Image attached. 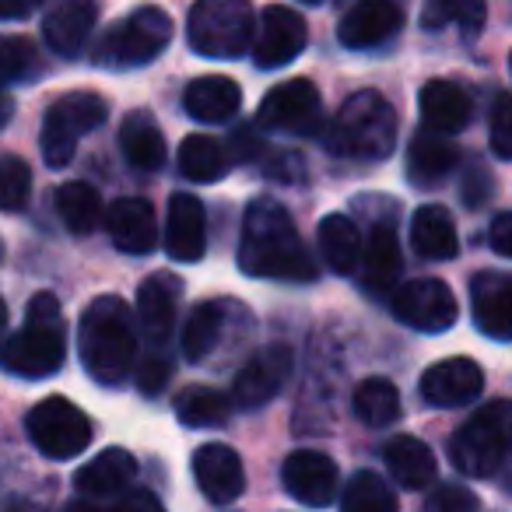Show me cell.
<instances>
[{"label":"cell","mask_w":512,"mask_h":512,"mask_svg":"<svg viewBox=\"0 0 512 512\" xmlns=\"http://www.w3.org/2000/svg\"><path fill=\"white\" fill-rule=\"evenodd\" d=\"M239 267L246 278L306 281L316 278V260L295 228L292 214L274 197L249 200L239 235Z\"/></svg>","instance_id":"obj_1"},{"label":"cell","mask_w":512,"mask_h":512,"mask_svg":"<svg viewBox=\"0 0 512 512\" xmlns=\"http://www.w3.org/2000/svg\"><path fill=\"white\" fill-rule=\"evenodd\" d=\"M78 351L85 372L102 386H120L134 369L137 355V334H134V313L116 295H102L81 316Z\"/></svg>","instance_id":"obj_2"},{"label":"cell","mask_w":512,"mask_h":512,"mask_svg":"<svg viewBox=\"0 0 512 512\" xmlns=\"http://www.w3.org/2000/svg\"><path fill=\"white\" fill-rule=\"evenodd\" d=\"M327 148L341 158L383 162L397 148V113L379 92H355L327 130Z\"/></svg>","instance_id":"obj_3"},{"label":"cell","mask_w":512,"mask_h":512,"mask_svg":"<svg viewBox=\"0 0 512 512\" xmlns=\"http://www.w3.org/2000/svg\"><path fill=\"white\" fill-rule=\"evenodd\" d=\"M67 341L60 302L50 292H39L29 306V323L0 344V369L22 379H46L64 365Z\"/></svg>","instance_id":"obj_4"},{"label":"cell","mask_w":512,"mask_h":512,"mask_svg":"<svg viewBox=\"0 0 512 512\" xmlns=\"http://www.w3.org/2000/svg\"><path fill=\"white\" fill-rule=\"evenodd\" d=\"M512 456V400H491L460 425L449 460L467 477H491Z\"/></svg>","instance_id":"obj_5"},{"label":"cell","mask_w":512,"mask_h":512,"mask_svg":"<svg viewBox=\"0 0 512 512\" xmlns=\"http://www.w3.org/2000/svg\"><path fill=\"white\" fill-rule=\"evenodd\" d=\"M256 32L249 0H197L186 18V43L197 57L235 60L246 53Z\"/></svg>","instance_id":"obj_6"},{"label":"cell","mask_w":512,"mask_h":512,"mask_svg":"<svg viewBox=\"0 0 512 512\" xmlns=\"http://www.w3.org/2000/svg\"><path fill=\"white\" fill-rule=\"evenodd\" d=\"M172 43V18L162 8H137L102 36L95 46V64L109 71H134L144 67Z\"/></svg>","instance_id":"obj_7"},{"label":"cell","mask_w":512,"mask_h":512,"mask_svg":"<svg viewBox=\"0 0 512 512\" xmlns=\"http://www.w3.org/2000/svg\"><path fill=\"white\" fill-rule=\"evenodd\" d=\"M106 120V99L95 92H67L50 106L43 120V134H39V148L50 169H64L71 165L74 151H78V137L88 130L102 127Z\"/></svg>","instance_id":"obj_8"},{"label":"cell","mask_w":512,"mask_h":512,"mask_svg":"<svg viewBox=\"0 0 512 512\" xmlns=\"http://www.w3.org/2000/svg\"><path fill=\"white\" fill-rule=\"evenodd\" d=\"M32 446L50 460H74L92 442V421L67 397H46L25 418Z\"/></svg>","instance_id":"obj_9"},{"label":"cell","mask_w":512,"mask_h":512,"mask_svg":"<svg viewBox=\"0 0 512 512\" xmlns=\"http://www.w3.org/2000/svg\"><path fill=\"white\" fill-rule=\"evenodd\" d=\"M393 316H397L404 327L425 330V334H442L456 323L460 306H456V295L446 281L439 278H414L404 285L393 288Z\"/></svg>","instance_id":"obj_10"},{"label":"cell","mask_w":512,"mask_h":512,"mask_svg":"<svg viewBox=\"0 0 512 512\" xmlns=\"http://www.w3.org/2000/svg\"><path fill=\"white\" fill-rule=\"evenodd\" d=\"M256 123L267 130H281V134L313 137L320 134V123H323V99L313 81L292 78L264 95Z\"/></svg>","instance_id":"obj_11"},{"label":"cell","mask_w":512,"mask_h":512,"mask_svg":"<svg viewBox=\"0 0 512 512\" xmlns=\"http://www.w3.org/2000/svg\"><path fill=\"white\" fill-rule=\"evenodd\" d=\"M292 369H295L292 348H288V344H267L264 351H256V355L242 365L228 400H232L235 407H242V411H256V407H264L267 400H274L285 390Z\"/></svg>","instance_id":"obj_12"},{"label":"cell","mask_w":512,"mask_h":512,"mask_svg":"<svg viewBox=\"0 0 512 512\" xmlns=\"http://www.w3.org/2000/svg\"><path fill=\"white\" fill-rule=\"evenodd\" d=\"M306 22L302 15H295L292 8H281V4H271L264 8L260 22H256L253 32V60L260 71H278V67H288L302 50H306Z\"/></svg>","instance_id":"obj_13"},{"label":"cell","mask_w":512,"mask_h":512,"mask_svg":"<svg viewBox=\"0 0 512 512\" xmlns=\"http://www.w3.org/2000/svg\"><path fill=\"white\" fill-rule=\"evenodd\" d=\"M281 481L285 488L299 498L309 509H323V505L334 502L337 488H341V474H337V463L330 460L320 449H295L292 456L281 467Z\"/></svg>","instance_id":"obj_14"},{"label":"cell","mask_w":512,"mask_h":512,"mask_svg":"<svg viewBox=\"0 0 512 512\" xmlns=\"http://www.w3.org/2000/svg\"><path fill=\"white\" fill-rule=\"evenodd\" d=\"M400 25H404V8L397 0H358L337 25V39L348 50H376L397 36Z\"/></svg>","instance_id":"obj_15"},{"label":"cell","mask_w":512,"mask_h":512,"mask_svg":"<svg viewBox=\"0 0 512 512\" xmlns=\"http://www.w3.org/2000/svg\"><path fill=\"white\" fill-rule=\"evenodd\" d=\"M484 390V372L474 358H442L421 376V397L432 407H463Z\"/></svg>","instance_id":"obj_16"},{"label":"cell","mask_w":512,"mask_h":512,"mask_svg":"<svg viewBox=\"0 0 512 512\" xmlns=\"http://www.w3.org/2000/svg\"><path fill=\"white\" fill-rule=\"evenodd\" d=\"M193 477H197V488L207 495V502L214 505L235 502L246 488V470H242L239 453L225 442H207L193 453Z\"/></svg>","instance_id":"obj_17"},{"label":"cell","mask_w":512,"mask_h":512,"mask_svg":"<svg viewBox=\"0 0 512 512\" xmlns=\"http://www.w3.org/2000/svg\"><path fill=\"white\" fill-rule=\"evenodd\" d=\"M470 309L481 334L512 341V274L481 271L470 281Z\"/></svg>","instance_id":"obj_18"},{"label":"cell","mask_w":512,"mask_h":512,"mask_svg":"<svg viewBox=\"0 0 512 512\" xmlns=\"http://www.w3.org/2000/svg\"><path fill=\"white\" fill-rule=\"evenodd\" d=\"M207 246V214L193 193H176L169 200L165 221V253L179 264H197Z\"/></svg>","instance_id":"obj_19"},{"label":"cell","mask_w":512,"mask_h":512,"mask_svg":"<svg viewBox=\"0 0 512 512\" xmlns=\"http://www.w3.org/2000/svg\"><path fill=\"white\" fill-rule=\"evenodd\" d=\"M102 221H106L113 246L123 249V253L144 256V253H151V249H155L158 225H155V211H151L148 200H141V197L116 200Z\"/></svg>","instance_id":"obj_20"},{"label":"cell","mask_w":512,"mask_h":512,"mask_svg":"<svg viewBox=\"0 0 512 512\" xmlns=\"http://www.w3.org/2000/svg\"><path fill=\"white\" fill-rule=\"evenodd\" d=\"M95 22H99V4L95 0H60L43 22L46 43H50L53 53L71 60L85 50Z\"/></svg>","instance_id":"obj_21"},{"label":"cell","mask_w":512,"mask_h":512,"mask_svg":"<svg viewBox=\"0 0 512 512\" xmlns=\"http://www.w3.org/2000/svg\"><path fill=\"white\" fill-rule=\"evenodd\" d=\"M183 295V281L169 271H158L137 288V320H141L144 334L155 344H162L172 334L176 323V306Z\"/></svg>","instance_id":"obj_22"},{"label":"cell","mask_w":512,"mask_h":512,"mask_svg":"<svg viewBox=\"0 0 512 512\" xmlns=\"http://www.w3.org/2000/svg\"><path fill=\"white\" fill-rule=\"evenodd\" d=\"M358 271H362V288L365 292H393L400 285V274H404V253H400V239L390 225H376L369 235V242L362 246V260H358Z\"/></svg>","instance_id":"obj_23"},{"label":"cell","mask_w":512,"mask_h":512,"mask_svg":"<svg viewBox=\"0 0 512 512\" xmlns=\"http://www.w3.org/2000/svg\"><path fill=\"white\" fill-rule=\"evenodd\" d=\"M134 477H137V460L127 449L113 446V449H102L95 460H88L74 474V488L85 498H113L120 491H127Z\"/></svg>","instance_id":"obj_24"},{"label":"cell","mask_w":512,"mask_h":512,"mask_svg":"<svg viewBox=\"0 0 512 512\" xmlns=\"http://www.w3.org/2000/svg\"><path fill=\"white\" fill-rule=\"evenodd\" d=\"M456 165H460V151L446 134H435L428 127L414 134L411 148H407V179L414 186L442 183Z\"/></svg>","instance_id":"obj_25"},{"label":"cell","mask_w":512,"mask_h":512,"mask_svg":"<svg viewBox=\"0 0 512 512\" xmlns=\"http://www.w3.org/2000/svg\"><path fill=\"white\" fill-rule=\"evenodd\" d=\"M183 106L200 123H225L239 113L242 88L232 78H225V74H207V78H197L186 85Z\"/></svg>","instance_id":"obj_26"},{"label":"cell","mask_w":512,"mask_h":512,"mask_svg":"<svg viewBox=\"0 0 512 512\" xmlns=\"http://www.w3.org/2000/svg\"><path fill=\"white\" fill-rule=\"evenodd\" d=\"M421 120L435 134H460L470 123V95L453 81H428L418 95Z\"/></svg>","instance_id":"obj_27"},{"label":"cell","mask_w":512,"mask_h":512,"mask_svg":"<svg viewBox=\"0 0 512 512\" xmlns=\"http://www.w3.org/2000/svg\"><path fill=\"white\" fill-rule=\"evenodd\" d=\"M411 246L418 249V256H425V260H453V256L460 253V235H456V225L446 207L425 204L414 211Z\"/></svg>","instance_id":"obj_28"},{"label":"cell","mask_w":512,"mask_h":512,"mask_svg":"<svg viewBox=\"0 0 512 512\" xmlns=\"http://www.w3.org/2000/svg\"><path fill=\"white\" fill-rule=\"evenodd\" d=\"M383 460H386V467H390L393 481L407 491H421L435 481L432 449H428L421 439H414V435H397V439L386 442Z\"/></svg>","instance_id":"obj_29"},{"label":"cell","mask_w":512,"mask_h":512,"mask_svg":"<svg viewBox=\"0 0 512 512\" xmlns=\"http://www.w3.org/2000/svg\"><path fill=\"white\" fill-rule=\"evenodd\" d=\"M120 151L137 172H158L165 162V137L151 113H130L120 127Z\"/></svg>","instance_id":"obj_30"},{"label":"cell","mask_w":512,"mask_h":512,"mask_svg":"<svg viewBox=\"0 0 512 512\" xmlns=\"http://www.w3.org/2000/svg\"><path fill=\"white\" fill-rule=\"evenodd\" d=\"M320 256L327 260L330 271L351 274L358 271V260H362V235H358L355 221L348 214H327L320 221Z\"/></svg>","instance_id":"obj_31"},{"label":"cell","mask_w":512,"mask_h":512,"mask_svg":"<svg viewBox=\"0 0 512 512\" xmlns=\"http://www.w3.org/2000/svg\"><path fill=\"white\" fill-rule=\"evenodd\" d=\"M179 172L190 183H218L228 172V151L214 137L190 134L179 144Z\"/></svg>","instance_id":"obj_32"},{"label":"cell","mask_w":512,"mask_h":512,"mask_svg":"<svg viewBox=\"0 0 512 512\" xmlns=\"http://www.w3.org/2000/svg\"><path fill=\"white\" fill-rule=\"evenodd\" d=\"M358 421H365L369 428H386L400 418V393L390 379H365L355 386V397H351Z\"/></svg>","instance_id":"obj_33"},{"label":"cell","mask_w":512,"mask_h":512,"mask_svg":"<svg viewBox=\"0 0 512 512\" xmlns=\"http://www.w3.org/2000/svg\"><path fill=\"white\" fill-rule=\"evenodd\" d=\"M232 400L211 386H186L176 397V418L186 428H218L228 421Z\"/></svg>","instance_id":"obj_34"},{"label":"cell","mask_w":512,"mask_h":512,"mask_svg":"<svg viewBox=\"0 0 512 512\" xmlns=\"http://www.w3.org/2000/svg\"><path fill=\"white\" fill-rule=\"evenodd\" d=\"M57 211L64 218L67 232L88 235L99 228L102 221V200L95 193V186L88 183H64L57 190Z\"/></svg>","instance_id":"obj_35"},{"label":"cell","mask_w":512,"mask_h":512,"mask_svg":"<svg viewBox=\"0 0 512 512\" xmlns=\"http://www.w3.org/2000/svg\"><path fill=\"white\" fill-rule=\"evenodd\" d=\"M221 327H225V309H221L218 302H200L183 327V358L186 362H204V358L214 351V344H218Z\"/></svg>","instance_id":"obj_36"},{"label":"cell","mask_w":512,"mask_h":512,"mask_svg":"<svg viewBox=\"0 0 512 512\" xmlns=\"http://www.w3.org/2000/svg\"><path fill=\"white\" fill-rule=\"evenodd\" d=\"M488 18L484 0H425L421 22L425 29H463L467 36H477Z\"/></svg>","instance_id":"obj_37"},{"label":"cell","mask_w":512,"mask_h":512,"mask_svg":"<svg viewBox=\"0 0 512 512\" xmlns=\"http://www.w3.org/2000/svg\"><path fill=\"white\" fill-rule=\"evenodd\" d=\"M341 512H397V495L379 474L358 470L341 495Z\"/></svg>","instance_id":"obj_38"},{"label":"cell","mask_w":512,"mask_h":512,"mask_svg":"<svg viewBox=\"0 0 512 512\" xmlns=\"http://www.w3.org/2000/svg\"><path fill=\"white\" fill-rule=\"evenodd\" d=\"M32 197V169L25 158L0 155V211H22Z\"/></svg>","instance_id":"obj_39"},{"label":"cell","mask_w":512,"mask_h":512,"mask_svg":"<svg viewBox=\"0 0 512 512\" xmlns=\"http://www.w3.org/2000/svg\"><path fill=\"white\" fill-rule=\"evenodd\" d=\"M36 46L25 36H0V88L8 81H25L36 74Z\"/></svg>","instance_id":"obj_40"},{"label":"cell","mask_w":512,"mask_h":512,"mask_svg":"<svg viewBox=\"0 0 512 512\" xmlns=\"http://www.w3.org/2000/svg\"><path fill=\"white\" fill-rule=\"evenodd\" d=\"M488 127H491V151L505 162H512V95L502 92L491 106L488 116Z\"/></svg>","instance_id":"obj_41"},{"label":"cell","mask_w":512,"mask_h":512,"mask_svg":"<svg viewBox=\"0 0 512 512\" xmlns=\"http://www.w3.org/2000/svg\"><path fill=\"white\" fill-rule=\"evenodd\" d=\"M428 512H477V498L460 484H442L428 502Z\"/></svg>","instance_id":"obj_42"},{"label":"cell","mask_w":512,"mask_h":512,"mask_svg":"<svg viewBox=\"0 0 512 512\" xmlns=\"http://www.w3.org/2000/svg\"><path fill=\"white\" fill-rule=\"evenodd\" d=\"M165 383H169V358L155 351V355H148L137 365V386H141V393L155 397V393H162Z\"/></svg>","instance_id":"obj_43"},{"label":"cell","mask_w":512,"mask_h":512,"mask_svg":"<svg viewBox=\"0 0 512 512\" xmlns=\"http://www.w3.org/2000/svg\"><path fill=\"white\" fill-rule=\"evenodd\" d=\"M260 148H264V141L256 137V127H239V134H232V144H228L235 162H246V158L260 155Z\"/></svg>","instance_id":"obj_44"},{"label":"cell","mask_w":512,"mask_h":512,"mask_svg":"<svg viewBox=\"0 0 512 512\" xmlns=\"http://www.w3.org/2000/svg\"><path fill=\"white\" fill-rule=\"evenodd\" d=\"M116 512H165V509H162V502H158V495H151V491H144V488H134L120 498Z\"/></svg>","instance_id":"obj_45"},{"label":"cell","mask_w":512,"mask_h":512,"mask_svg":"<svg viewBox=\"0 0 512 512\" xmlns=\"http://www.w3.org/2000/svg\"><path fill=\"white\" fill-rule=\"evenodd\" d=\"M491 246L502 256H512V211L498 214V218L491 221Z\"/></svg>","instance_id":"obj_46"},{"label":"cell","mask_w":512,"mask_h":512,"mask_svg":"<svg viewBox=\"0 0 512 512\" xmlns=\"http://www.w3.org/2000/svg\"><path fill=\"white\" fill-rule=\"evenodd\" d=\"M491 179L484 176L481 169H470V179H467V186H463V193H467V204L470 207H481V200L484 197H491Z\"/></svg>","instance_id":"obj_47"},{"label":"cell","mask_w":512,"mask_h":512,"mask_svg":"<svg viewBox=\"0 0 512 512\" xmlns=\"http://www.w3.org/2000/svg\"><path fill=\"white\" fill-rule=\"evenodd\" d=\"M43 0H0V22H18V18L32 15Z\"/></svg>","instance_id":"obj_48"},{"label":"cell","mask_w":512,"mask_h":512,"mask_svg":"<svg viewBox=\"0 0 512 512\" xmlns=\"http://www.w3.org/2000/svg\"><path fill=\"white\" fill-rule=\"evenodd\" d=\"M11 113H15V102H11V95L0 88V130L8 127V120H11Z\"/></svg>","instance_id":"obj_49"},{"label":"cell","mask_w":512,"mask_h":512,"mask_svg":"<svg viewBox=\"0 0 512 512\" xmlns=\"http://www.w3.org/2000/svg\"><path fill=\"white\" fill-rule=\"evenodd\" d=\"M64 512H102V509L95 502H88V498H78V502L64 505Z\"/></svg>","instance_id":"obj_50"},{"label":"cell","mask_w":512,"mask_h":512,"mask_svg":"<svg viewBox=\"0 0 512 512\" xmlns=\"http://www.w3.org/2000/svg\"><path fill=\"white\" fill-rule=\"evenodd\" d=\"M8 512H46V509H43V505H36V502H11Z\"/></svg>","instance_id":"obj_51"},{"label":"cell","mask_w":512,"mask_h":512,"mask_svg":"<svg viewBox=\"0 0 512 512\" xmlns=\"http://www.w3.org/2000/svg\"><path fill=\"white\" fill-rule=\"evenodd\" d=\"M4 327H8V306H4V299H0V334H4Z\"/></svg>","instance_id":"obj_52"},{"label":"cell","mask_w":512,"mask_h":512,"mask_svg":"<svg viewBox=\"0 0 512 512\" xmlns=\"http://www.w3.org/2000/svg\"><path fill=\"white\" fill-rule=\"evenodd\" d=\"M306 4H320V0H306Z\"/></svg>","instance_id":"obj_53"},{"label":"cell","mask_w":512,"mask_h":512,"mask_svg":"<svg viewBox=\"0 0 512 512\" xmlns=\"http://www.w3.org/2000/svg\"><path fill=\"white\" fill-rule=\"evenodd\" d=\"M509 67H512V57H509Z\"/></svg>","instance_id":"obj_54"}]
</instances>
